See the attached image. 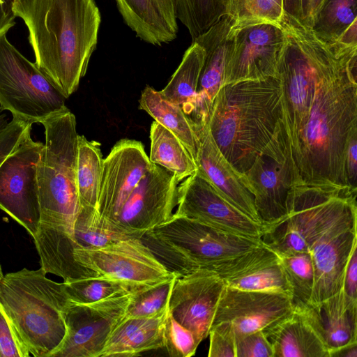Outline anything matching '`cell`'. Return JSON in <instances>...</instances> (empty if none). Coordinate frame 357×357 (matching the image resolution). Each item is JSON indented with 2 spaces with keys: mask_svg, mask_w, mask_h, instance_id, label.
Segmentation results:
<instances>
[{
  "mask_svg": "<svg viewBox=\"0 0 357 357\" xmlns=\"http://www.w3.org/2000/svg\"><path fill=\"white\" fill-rule=\"evenodd\" d=\"M234 23L232 17L226 14L192 40L205 50L196 98L184 112L194 123L208 121L214 100L224 85L226 68L234 45Z\"/></svg>",
  "mask_w": 357,
  "mask_h": 357,
  "instance_id": "19",
  "label": "cell"
},
{
  "mask_svg": "<svg viewBox=\"0 0 357 357\" xmlns=\"http://www.w3.org/2000/svg\"><path fill=\"white\" fill-rule=\"evenodd\" d=\"M177 206L174 213L177 215L261 240L264 225L252 220L229 202L197 171L178 186Z\"/></svg>",
  "mask_w": 357,
  "mask_h": 357,
  "instance_id": "15",
  "label": "cell"
},
{
  "mask_svg": "<svg viewBox=\"0 0 357 357\" xmlns=\"http://www.w3.org/2000/svg\"><path fill=\"white\" fill-rule=\"evenodd\" d=\"M191 122L197 139V172L208 180L229 202L252 220L262 224L245 175L238 172L219 150L208 122Z\"/></svg>",
  "mask_w": 357,
  "mask_h": 357,
  "instance_id": "20",
  "label": "cell"
},
{
  "mask_svg": "<svg viewBox=\"0 0 357 357\" xmlns=\"http://www.w3.org/2000/svg\"><path fill=\"white\" fill-rule=\"evenodd\" d=\"M357 343H354L333 351L330 357H356Z\"/></svg>",
  "mask_w": 357,
  "mask_h": 357,
  "instance_id": "48",
  "label": "cell"
},
{
  "mask_svg": "<svg viewBox=\"0 0 357 357\" xmlns=\"http://www.w3.org/2000/svg\"><path fill=\"white\" fill-rule=\"evenodd\" d=\"M103 160L100 144L79 135L77 183L80 208L97 209Z\"/></svg>",
  "mask_w": 357,
  "mask_h": 357,
  "instance_id": "30",
  "label": "cell"
},
{
  "mask_svg": "<svg viewBox=\"0 0 357 357\" xmlns=\"http://www.w3.org/2000/svg\"><path fill=\"white\" fill-rule=\"evenodd\" d=\"M178 183L173 173L154 165L129 195L112 228L142 238L146 232L167 221L177 205Z\"/></svg>",
  "mask_w": 357,
  "mask_h": 357,
  "instance_id": "14",
  "label": "cell"
},
{
  "mask_svg": "<svg viewBox=\"0 0 357 357\" xmlns=\"http://www.w3.org/2000/svg\"><path fill=\"white\" fill-rule=\"evenodd\" d=\"M273 357H329L328 351L304 313H293L265 332Z\"/></svg>",
  "mask_w": 357,
  "mask_h": 357,
  "instance_id": "25",
  "label": "cell"
},
{
  "mask_svg": "<svg viewBox=\"0 0 357 357\" xmlns=\"http://www.w3.org/2000/svg\"><path fill=\"white\" fill-rule=\"evenodd\" d=\"M179 276L177 274L134 292L127 306L125 317H153L166 309L174 282Z\"/></svg>",
  "mask_w": 357,
  "mask_h": 357,
  "instance_id": "36",
  "label": "cell"
},
{
  "mask_svg": "<svg viewBox=\"0 0 357 357\" xmlns=\"http://www.w3.org/2000/svg\"><path fill=\"white\" fill-rule=\"evenodd\" d=\"M169 26L178 32V0H155Z\"/></svg>",
  "mask_w": 357,
  "mask_h": 357,
  "instance_id": "46",
  "label": "cell"
},
{
  "mask_svg": "<svg viewBox=\"0 0 357 357\" xmlns=\"http://www.w3.org/2000/svg\"><path fill=\"white\" fill-rule=\"evenodd\" d=\"M73 256L79 264L97 275L135 286H149L177 275L138 238L98 248H75Z\"/></svg>",
  "mask_w": 357,
  "mask_h": 357,
  "instance_id": "13",
  "label": "cell"
},
{
  "mask_svg": "<svg viewBox=\"0 0 357 357\" xmlns=\"http://www.w3.org/2000/svg\"><path fill=\"white\" fill-rule=\"evenodd\" d=\"M336 43L346 47H357V21L352 23L344 31Z\"/></svg>",
  "mask_w": 357,
  "mask_h": 357,
  "instance_id": "47",
  "label": "cell"
},
{
  "mask_svg": "<svg viewBox=\"0 0 357 357\" xmlns=\"http://www.w3.org/2000/svg\"><path fill=\"white\" fill-rule=\"evenodd\" d=\"M357 188L331 184H295L287 213L264 225L262 243L277 255L307 252L314 284L308 305L342 289L345 268L357 246Z\"/></svg>",
  "mask_w": 357,
  "mask_h": 357,
  "instance_id": "2",
  "label": "cell"
},
{
  "mask_svg": "<svg viewBox=\"0 0 357 357\" xmlns=\"http://www.w3.org/2000/svg\"><path fill=\"white\" fill-rule=\"evenodd\" d=\"M292 288L294 308L307 305L314 284V265L307 252H301L278 255Z\"/></svg>",
  "mask_w": 357,
  "mask_h": 357,
  "instance_id": "35",
  "label": "cell"
},
{
  "mask_svg": "<svg viewBox=\"0 0 357 357\" xmlns=\"http://www.w3.org/2000/svg\"><path fill=\"white\" fill-rule=\"evenodd\" d=\"M8 123V122L6 114L3 113V111L0 110V132L6 128Z\"/></svg>",
  "mask_w": 357,
  "mask_h": 357,
  "instance_id": "49",
  "label": "cell"
},
{
  "mask_svg": "<svg viewBox=\"0 0 357 357\" xmlns=\"http://www.w3.org/2000/svg\"><path fill=\"white\" fill-rule=\"evenodd\" d=\"M208 357H236L235 335L231 325L221 322L209 331Z\"/></svg>",
  "mask_w": 357,
  "mask_h": 357,
  "instance_id": "40",
  "label": "cell"
},
{
  "mask_svg": "<svg viewBox=\"0 0 357 357\" xmlns=\"http://www.w3.org/2000/svg\"><path fill=\"white\" fill-rule=\"evenodd\" d=\"M282 120V86L278 77L224 85L208 124L222 155L245 174Z\"/></svg>",
  "mask_w": 357,
  "mask_h": 357,
  "instance_id": "4",
  "label": "cell"
},
{
  "mask_svg": "<svg viewBox=\"0 0 357 357\" xmlns=\"http://www.w3.org/2000/svg\"><path fill=\"white\" fill-rule=\"evenodd\" d=\"M326 0H283L284 11L301 24L312 28Z\"/></svg>",
  "mask_w": 357,
  "mask_h": 357,
  "instance_id": "42",
  "label": "cell"
},
{
  "mask_svg": "<svg viewBox=\"0 0 357 357\" xmlns=\"http://www.w3.org/2000/svg\"><path fill=\"white\" fill-rule=\"evenodd\" d=\"M132 238L111 227L97 209L80 208L73 228L75 248H98Z\"/></svg>",
  "mask_w": 357,
  "mask_h": 357,
  "instance_id": "31",
  "label": "cell"
},
{
  "mask_svg": "<svg viewBox=\"0 0 357 357\" xmlns=\"http://www.w3.org/2000/svg\"><path fill=\"white\" fill-rule=\"evenodd\" d=\"M346 171L349 185L357 188V134L351 138L348 144Z\"/></svg>",
  "mask_w": 357,
  "mask_h": 357,
  "instance_id": "44",
  "label": "cell"
},
{
  "mask_svg": "<svg viewBox=\"0 0 357 357\" xmlns=\"http://www.w3.org/2000/svg\"><path fill=\"white\" fill-rule=\"evenodd\" d=\"M41 123L45 144L37 165L40 223L61 227L73 235L80 209L76 119L66 107Z\"/></svg>",
  "mask_w": 357,
  "mask_h": 357,
  "instance_id": "6",
  "label": "cell"
},
{
  "mask_svg": "<svg viewBox=\"0 0 357 357\" xmlns=\"http://www.w3.org/2000/svg\"><path fill=\"white\" fill-rule=\"evenodd\" d=\"M225 286L218 275L204 269L179 276L174 282L169 312L191 331L199 343L208 336Z\"/></svg>",
  "mask_w": 357,
  "mask_h": 357,
  "instance_id": "18",
  "label": "cell"
},
{
  "mask_svg": "<svg viewBox=\"0 0 357 357\" xmlns=\"http://www.w3.org/2000/svg\"><path fill=\"white\" fill-rule=\"evenodd\" d=\"M169 305L149 317H125L114 329L100 357L135 356L164 347L163 332Z\"/></svg>",
  "mask_w": 357,
  "mask_h": 357,
  "instance_id": "23",
  "label": "cell"
},
{
  "mask_svg": "<svg viewBox=\"0 0 357 357\" xmlns=\"http://www.w3.org/2000/svg\"><path fill=\"white\" fill-rule=\"evenodd\" d=\"M6 33L0 34V110L31 124L41 123L67 107L66 98Z\"/></svg>",
  "mask_w": 357,
  "mask_h": 357,
  "instance_id": "8",
  "label": "cell"
},
{
  "mask_svg": "<svg viewBox=\"0 0 357 357\" xmlns=\"http://www.w3.org/2000/svg\"><path fill=\"white\" fill-rule=\"evenodd\" d=\"M233 30L234 45L224 85L278 77L286 43L280 25L260 20L234 21Z\"/></svg>",
  "mask_w": 357,
  "mask_h": 357,
  "instance_id": "11",
  "label": "cell"
},
{
  "mask_svg": "<svg viewBox=\"0 0 357 357\" xmlns=\"http://www.w3.org/2000/svg\"><path fill=\"white\" fill-rule=\"evenodd\" d=\"M70 302L63 282L48 279L41 268H24L0 281V305L35 357H50L62 342Z\"/></svg>",
  "mask_w": 357,
  "mask_h": 357,
  "instance_id": "5",
  "label": "cell"
},
{
  "mask_svg": "<svg viewBox=\"0 0 357 357\" xmlns=\"http://www.w3.org/2000/svg\"><path fill=\"white\" fill-rule=\"evenodd\" d=\"M141 239L170 271L181 276L202 269L210 271L263 245L260 239L225 231L174 213Z\"/></svg>",
  "mask_w": 357,
  "mask_h": 357,
  "instance_id": "7",
  "label": "cell"
},
{
  "mask_svg": "<svg viewBox=\"0 0 357 357\" xmlns=\"http://www.w3.org/2000/svg\"><path fill=\"white\" fill-rule=\"evenodd\" d=\"M210 271L231 288L280 293L292 298V288L279 257L264 244Z\"/></svg>",
  "mask_w": 357,
  "mask_h": 357,
  "instance_id": "21",
  "label": "cell"
},
{
  "mask_svg": "<svg viewBox=\"0 0 357 357\" xmlns=\"http://www.w3.org/2000/svg\"><path fill=\"white\" fill-rule=\"evenodd\" d=\"M164 347L171 357H190L200 344L195 334L168 313L163 332Z\"/></svg>",
  "mask_w": 357,
  "mask_h": 357,
  "instance_id": "38",
  "label": "cell"
},
{
  "mask_svg": "<svg viewBox=\"0 0 357 357\" xmlns=\"http://www.w3.org/2000/svg\"><path fill=\"white\" fill-rule=\"evenodd\" d=\"M342 289L347 296L357 301V246L353 249L349 258Z\"/></svg>",
  "mask_w": 357,
  "mask_h": 357,
  "instance_id": "43",
  "label": "cell"
},
{
  "mask_svg": "<svg viewBox=\"0 0 357 357\" xmlns=\"http://www.w3.org/2000/svg\"><path fill=\"white\" fill-rule=\"evenodd\" d=\"M324 342L331 354L357 343V301L343 289L315 304L299 307Z\"/></svg>",
  "mask_w": 357,
  "mask_h": 357,
  "instance_id": "22",
  "label": "cell"
},
{
  "mask_svg": "<svg viewBox=\"0 0 357 357\" xmlns=\"http://www.w3.org/2000/svg\"><path fill=\"white\" fill-rule=\"evenodd\" d=\"M139 108L145 111L156 122L171 131L187 149L196 162L197 139L190 119L181 105L165 100L153 88L146 86L142 91Z\"/></svg>",
  "mask_w": 357,
  "mask_h": 357,
  "instance_id": "27",
  "label": "cell"
},
{
  "mask_svg": "<svg viewBox=\"0 0 357 357\" xmlns=\"http://www.w3.org/2000/svg\"><path fill=\"white\" fill-rule=\"evenodd\" d=\"M205 58L204 49L192 41L167 86L160 91L167 100L181 105L185 112L193 103Z\"/></svg>",
  "mask_w": 357,
  "mask_h": 357,
  "instance_id": "29",
  "label": "cell"
},
{
  "mask_svg": "<svg viewBox=\"0 0 357 357\" xmlns=\"http://www.w3.org/2000/svg\"><path fill=\"white\" fill-rule=\"evenodd\" d=\"M134 292L88 304L70 301L64 312L66 335L50 357H100Z\"/></svg>",
  "mask_w": 357,
  "mask_h": 357,
  "instance_id": "12",
  "label": "cell"
},
{
  "mask_svg": "<svg viewBox=\"0 0 357 357\" xmlns=\"http://www.w3.org/2000/svg\"><path fill=\"white\" fill-rule=\"evenodd\" d=\"M283 0H230L227 14L235 22L260 20L279 24L283 14Z\"/></svg>",
  "mask_w": 357,
  "mask_h": 357,
  "instance_id": "37",
  "label": "cell"
},
{
  "mask_svg": "<svg viewBox=\"0 0 357 357\" xmlns=\"http://www.w3.org/2000/svg\"><path fill=\"white\" fill-rule=\"evenodd\" d=\"M154 165L139 141L122 139L112 148L103 160L97 205L100 218L111 227L139 180Z\"/></svg>",
  "mask_w": 357,
  "mask_h": 357,
  "instance_id": "16",
  "label": "cell"
},
{
  "mask_svg": "<svg viewBox=\"0 0 357 357\" xmlns=\"http://www.w3.org/2000/svg\"><path fill=\"white\" fill-rule=\"evenodd\" d=\"M33 238L40 257V268L46 273L59 276L63 282L97 275L75 260L73 251L76 244L63 228L40 223Z\"/></svg>",
  "mask_w": 357,
  "mask_h": 357,
  "instance_id": "24",
  "label": "cell"
},
{
  "mask_svg": "<svg viewBox=\"0 0 357 357\" xmlns=\"http://www.w3.org/2000/svg\"><path fill=\"white\" fill-rule=\"evenodd\" d=\"M245 175L252 190L257 212L263 225L286 215L287 196L297 183V175L282 120Z\"/></svg>",
  "mask_w": 357,
  "mask_h": 357,
  "instance_id": "9",
  "label": "cell"
},
{
  "mask_svg": "<svg viewBox=\"0 0 357 357\" xmlns=\"http://www.w3.org/2000/svg\"><path fill=\"white\" fill-rule=\"evenodd\" d=\"M230 0H178L177 20L192 40L227 14Z\"/></svg>",
  "mask_w": 357,
  "mask_h": 357,
  "instance_id": "34",
  "label": "cell"
},
{
  "mask_svg": "<svg viewBox=\"0 0 357 357\" xmlns=\"http://www.w3.org/2000/svg\"><path fill=\"white\" fill-rule=\"evenodd\" d=\"M63 284L69 300L80 304L96 303L132 293L144 287L100 275L78 278L63 282Z\"/></svg>",
  "mask_w": 357,
  "mask_h": 357,
  "instance_id": "32",
  "label": "cell"
},
{
  "mask_svg": "<svg viewBox=\"0 0 357 357\" xmlns=\"http://www.w3.org/2000/svg\"><path fill=\"white\" fill-rule=\"evenodd\" d=\"M294 310L291 297L280 293L241 290L225 286L212 326L229 323L235 337L265 332Z\"/></svg>",
  "mask_w": 357,
  "mask_h": 357,
  "instance_id": "17",
  "label": "cell"
},
{
  "mask_svg": "<svg viewBox=\"0 0 357 357\" xmlns=\"http://www.w3.org/2000/svg\"><path fill=\"white\" fill-rule=\"evenodd\" d=\"M356 78L357 47L325 42L309 81L282 96L297 184L350 186L346 154L357 134Z\"/></svg>",
  "mask_w": 357,
  "mask_h": 357,
  "instance_id": "1",
  "label": "cell"
},
{
  "mask_svg": "<svg viewBox=\"0 0 357 357\" xmlns=\"http://www.w3.org/2000/svg\"><path fill=\"white\" fill-rule=\"evenodd\" d=\"M29 31L36 65L66 99L78 89L101 22L94 0H13Z\"/></svg>",
  "mask_w": 357,
  "mask_h": 357,
  "instance_id": "3",
  "label": "cell"
},
{
  "mask_svg": "<svg viewBox=\"0 0 357 357\" xmlns=\"http://www.w3.org/2000/svg\"><path fill=\"white\" fill-rule=\"evenodd\" d=\"M236 357H273V349L263 331L235 337Z\"/></svg>",
  "mask_w": 357,
  "mask_h": 357,
  "instance_id": "41",
  "label": "cell"
},
{
  "mask_svg": "<svg viewBox=\"0 0 357 357\" xmlns=\"http://www.w3.org/2000/svg\"><path fill=\"white\" fill-rule=\"evenodd\" d=\"M3 272H2V269H1V266L0 265V281L2 280V278H3Z\"/></svg>",
  "mask_w": 357,
  "mask_h": 357,
  "instance_id": "50",
  "label": "cell"
},
{
  "mask_svg": "<svg viewBox=\"0 0 357 357\" xmlns=\"http://www.w3.org/2000/svg\"><path fill=\"white\" fill-rule=\"evenodd\" d=\"M356 10L357 0H326L312 29L324 41L335 43L357 21Z\"/></svg>",
  "mask_w": 357,
  "mask_h": 357,
  "instance_id": "33",
  "label": "cell"
},
{
  "mask_svg": "<svg viewBox=\"0 0 357 357\" xmlns=\"http://www.w3.org/2000/svg\"><path fill=\"white\" fill-rule=\"evenodd\" d=\"M30 354L0 305V357H29Z\"/></svg>",
  "mask_w": 357,
  "mask_h": 357,
  "instance_id": "39",
  "label": "cell"
},
{
  "mask_svg": "<svg viewBox=\"0 0 357 357\" xmlns=\"http://www.w3.org/2000/svg\"><path fill=\"white\" fill-rule=\"evenodd\" d=\"M125 23L142 40L153 45L167 44L177 36L155 0H115Z\"/></svg>",
  "mask_w": 357,
  "mask_h": 357,
  "instance_id": "26",
  "label": "cell"
},
{
  "mask_svg": "<svg viewBox=\"0 0 357 357\" xmlns=\"http://www.w3.org/2000/svg\"><path fill=\"white\" fill-rule=\"evenodd\" d=\"M149 160L173 173L178 182L197 170V166L183 143L171 131L153 121L150 129Z\"/></svg>",
  "mask_w": 357,
  "mask_h": 357,
  "instance_id": "28",
  "label": "cell"
},
{
  "mask_svg": "<svg viewBox=\"0 0 357 357\" xmlns=\"http://www.w3.org/2000/svg\"><path fill=\"white\" fill-rule=\"evenodd\" d=\"M43 145L29 133L0 165V209L33 238L40 223L37 165Z\"/></svg>",
  "mask_w": 357,
  "mask_h": 357,
  "instance_id": "10",
  "label": "cell"
},
{
  "mask_svg": "<svg viewBox=\"0 0 357 357\" xmlns=\"http://www.w3.org/2000/svg\"><path fill=\"white\" fill-rule=\"evenodd\" d=\"M15 17L13 10V0H0V34L7 33L15 26Z\"/></svg>",
  "mask_w": 357,
  "mask_h": 357,
  "instance_id": "45",
  "label": "cell"
}]
</instances>
